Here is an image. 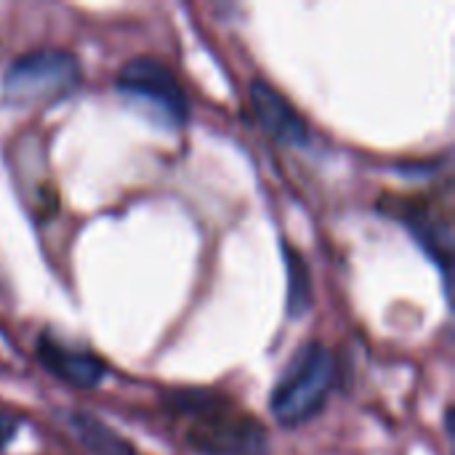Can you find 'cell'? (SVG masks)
Returning a JSON list of instances; mask_svg holds the SVG:
<instances>
[{"instance_id": "6da1fadb", "label": "cell", "mask_w": 455, "mask_h": 455, "mask_svg": "<svg viewBox=\"0 0 455 455\" xmlns=\"http://www.w3.org/2000/svg\"><path fill=\"white\" fill-rule=\"evenodd\" d=\"M184 427V443L200 455H267V429L256 416L211 389H179L165 400Z\"/></svg>"}, {"instance_id": "7a4b0ae2", "label": "cell", "mask_w": 455, "mask_h": 455, "mask_svg": "<svg viewBox=\"0 0 455 455\" xmlns=\"http://www.w3.org/2000/svg\"><path fill=\"white\" fill-rule=\"evenodd\" d=\"M333 384H336L333 352L320 341L304 344L293 355L285 373L277 379L272 389L269 408L275 421L285 429H296L312 421L317 413H323L333 392Z\"/></svg>"}, {"instance_id": "3957f363", "label": "cell", "mask_w": 455, "mask_h": 455, "mask_svg": "<svg viewBox=\"0 0 455 455\" xmlns=\"http://www.w3.org/2000/svg\"><path fill=\"white\" fill-rule=\"evenodd\" d=\"M83 69L67 48H35L13 59L3 75V96L11 104H56L80 88Z\"/></svg>"}, {"instance_id": "277c9868", "label": "cell", "mask_w": 455, "mask_h": 455, "mask_svg": "<svg viewBox=\"0 0 455 455\" xmlns=\"http://www.w3.org/2000/svg\"><path fill=\"white\" fill-rule=\"evenodd\" d=\"M115 91L133 101L149 104L155 115L173 128H181L187 123V93L173 69L155 56H136L125 61L115 75Z\"/></svg>"}, {"instance_id": "5b68a950", "label": "cell", "mask_w": 455, "mask_h": 455, "mask_svg": "<svg viewBox=\"0 0 455 455\" xmlns=\"http://www.w3.org/2000/svg\"><path fill=\"white\" fill-rule=\"evenodd\" d=\"M389 211L419 237L427 253L443 267L448 280L451 272V253H453V229L448 208H437L429 197H395Z\"/></svg>"}, {"instance_id": "8992f818", "label": "cell", "mask_w": 455, "mask_h": 455, "mask_svg": "<svg viewBox=\"0 0 455 455\" xmlns=\"http://www.w3.org/2000/svg\"><path fill=\"white\" fill-rule=\"evenodd\" d=\"M251 109L259 120L261 131L272 136L277 144L285 147H307L309 144V128L304 117L296 112V107L267 80L251 83Z\"/></svg>"}, {"instance_id": "52a82bcc", "label": "cell", "mask_w": 455, "mask_h": 455, "mask_svg": "<svg viewBox=\"0 0 455 455\" xmlns=\"http://www.w3.org/2000/svg\"><path fill=\"white\" fill-rule=\"evenodd\" d=\"M37 357L53 379L75 389H96L107 376V365L101 357H96L88 349L69 347L59 341L53 333H43L37 339Z\"/></svg>"}, {"instance_id": "ba28073f", "label": "cell", "mask_w": 455, "mask_h": 455, "mask_svg": "<svg viewBox=\"0 0 455 455\" xmlns=\"http://www.w3.org/2000/svg\"><path fill=\"white\" fill-rule=\"evenodd\" d=\"M283 256H285V275H288L285 309H288V317L291 320H299V317H304L312 309V301H315L309 264L304 261L301 251L293 248L291 243H283Z\"/></svg>"}, {"instance_id": "9c48e42d", "label": "cell", "mask_w": 455, "mask_h": 455, "mask_svg": "<svg viewBox=\"0 0 455 455\" xmlns=\"http://www.w3.org/2000/svg\"><path fill=\"white\" fill-rule=\"evenodd\" d=\"M69 429L80 440L83 448H88L93 455H133L131 443H125L117 432L104 427L99 419L88 413H72Z\"/></svg>"}, {"instance_id": "30bf717a", "label": "cell", "mask_w": 455, "mask_h": 455, "mask_svg": "<svg viewBox=\"0 0 455 455\" xmlns=\"http://www.w3.org/2000/svg\"><path fill=\"white\" fill-rule=\"evenodd\" d=\"M16 432H19V421L13 416H8V413H0V453L16 437Z\"/></svg>"}]
</instances>
